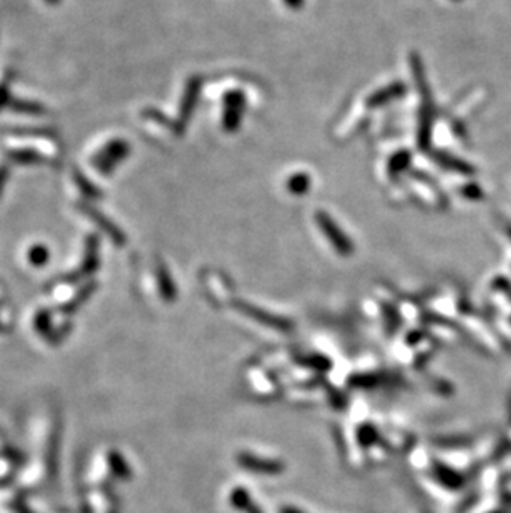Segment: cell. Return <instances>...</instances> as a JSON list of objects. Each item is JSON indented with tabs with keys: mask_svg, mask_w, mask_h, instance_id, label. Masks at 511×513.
I'll return each instance as SVG.
<instances>
[{
	"mask_svg": "<svg viewBox=\"0 0 511 513\" xmlns=\"http://www.w3.org/2000/svg\"><path fill=\"white\" fill-rule=\"evenodd\" d=\"M130 153V145L125 140H112L92 158V165L101 175H110L118 163Z\"/></svg>",
	"mask_w": 511,
	"mask_h": 513,
	"instance_id": "obj_1",
	"label": "cell"
},
{
	"mask_svg": "<svg viewBox=\"0 0 511 513\" xmlns=\"http://www.w3.org/2000/svg\"><path fill=\"white\" fill-rule=\"evenodd\" d=\"M76 208H78V210L82 211L83 215H87L88 218H90L92 221L95 223L97 226L100 228V230L103 231L105 235L108 236L115 244H117V246H123V244L126 243V236L123 235L120 228L115 226V223L112 221V219L106 218V216L103 213H100V211L95 210V208L90 206V205H85V203H82V205H76Z\"/></svg>",
	"mask_w": 511,
	"mask_h": 513,
	"instance_id": "obj_2",
	"label": "cell"
},
{
	"mask_svg": "<svg viewBox=\"0 0 511 513\" xmlns=\"http://www.w3.org/2000/svg\"><path fill=\"white\" fill-rule=\"evenodd\" d=\"M98 268V239L95 236H88L87 244H85V258L82 269H80L78 276H88L93 271Z\"/></svg>",
	"mask_w": 511,
	"mask_h": 513,
	"instance_id": "obj_3",
	"label": "cell"
},
{
	"mask_svg": "<svg viewBox=\"0 0 511 513\" xmlns=\"http://www.w3.org/2000/svg\"><path fill=\"white\" fill-rule=\"evenodd\" d=\"M8 158H10L14 163L19 165H45L49 163L47 156L40 155L35 150H31V148H19V150H12L8 153Z\"/></svg>",
	"mask_w": 511,
	"mask_h": 513,
	"instance_id": "obj_4",
	"label": "cell"
},
{
	"mask_svg": "<svg viewBox=\"0 0 511 513\" xmlns=\"http://www.w3.org/2000/svg\"><path fill=\"white\" fill-rule=\"evenodd\" d=\"M72 176H74L75 185L78 186V190L85 194V196H87V198H92V199H98V198H101V192H100V190H98L97 186L93 185L92 181L88 180V178L85 176L83 173L80 171L78 168H75V169H74V173H72Z\"/></svg>",
	"mask_w": 511,
	"mask_h": 513,
	"instance_id": "obj_5",
	"label": "cell"
},
{
	"mask_svg": "<svg viewBox=\"0 0 511 513\" xmlns=\"http://www.w3.org/2000/svg\"><path fill=\"white\" fill-rule=\"evenodd\" d=\"M27 260L35 268H44L50 260V251L45 244H33L28 248Z\"/></svg>",
	"mask_w": 511,
	"mask_h": 513,
	"instance_id": "obj_6",
	"label": "cell"
},
{
	"mask_svg": "<svg viewBox=\"0 0 511 513\" xmlns=\"http://www.w3.org/2000/svg\"><path fill=\"white\" fill-rule=\"evenodd\" d=\"M8 107L14 110V112L25 113V115H42V113H45L44 105L31 100H10Z\"/></svg>",
	"mask_w": 511,
	"mask_h": 513,
	"instance_id": "obj_7",
	"label": "cell"
},
{
	"mask_svg": "<svg viewBox=\"0 0 511 513\" xmlns=\"http://www.w3.org/2000/svg\"><path fill=\"white\" fill-rule=\"evenodd\" d=\"M240 460L241 465H244V467H248L251 470H259V472H278V470H280L279 465H276V462L261 460L251 455H242Z\"/></svg>",
	"mask_w": 511,
	"mask_h": 513,
	"instance_id": "obj_8",
	"label": "cell"
},
{
	"mask_svg": "<svg viewBox=\"0 0 511 513\" xmlns=\"http://www.w3.org/2000/svg\"><path fill=\"white\" fill-rule=\"evenodd\" d=\"M93 287H95V284H88V286H87V287H83V289H82V291H80V292H78V294H76V296H75V298H74V301H70V303H68V304H67L65 311H67V312H72V311H75V309H76V308H78V306H80V304H82V303H83V301H85V299H87V298H88V296H90V294H92Z\"/></svg>",
	"mask_w": 511,
	"mask_h": 513,
	"instance_id": "obj_9",
	"label": "cell"
},
{
	"mask_svg": "<svg viewBox=\"0 0 511 513\" xmlns=\"http://www.w3.org/2000/svg\"><path fill=\"white\" fill-rule=\"evenodd\" d=\"M168 273H166L165 269H160L158 271V279H160V284H161V292L166 296V298H171L173 296V286H171V281L168 279Z\"/></svg>",
	"mask_w": 511,
	"mask_h": 513,
	"instance_id": "obj_10",
	"label": "cell"
},
{
	"mask_svg": "<svg viewBox=\"0 0 511 513\" xmlns=\"http://www.w3.org/2000/svg\"><path fill=\"white\" fill-rule=\"evenodd\" d=\"M10 80H3L0 83V110L6 107L7 103H10Z\"/></svg>",
	"mask_w": 511,
	"mask_h": 513,
	"instance_id": "obj_11",
	"label": "cell"
},
{
	"mask_svg": "<svg viewBox=\"0 0 511 513\" xmlns=\"http://www.w3.org/2000/svg\"><path fill=\"white\" fill-rule=\"evenodd\" d=\"M35 324H37V329H38V330H42V333H44V329H47V328H49V324H50V317H49V312L42 311V312H40V314H38V316H37V321H35Z\"/></svg>",
	"mask_w": 511,
	"mask_h": 513,
	"instance_id": "obj_12",
	"label": "cell"
},
{
	"mask_svg": "<svg viewBox=\"0 0 511 513\" xmlns=\"http://www.w3.org/2000/svg\"><path fill=\"white\" fill-rule=\"evenodd\" d=\"M8 175H10V168H8V165H0V193H2V190L6 188Z\"/></svg>",
	"mask_w": 511,
	"mask_h": 513,
	"instance_id": "obj_13",
	"label": "cell"
},
{
	"mask_svg": "<svg viewBox=\"0 0 511 513\" xmlns=\"http://www.w3.org/2000/svg\"><path fill=\"white\" fill-rule=\"evenodd\" d=\"M45 2L50 3V6H57V3L60 2V0H45Z\"/></svg>",
	"mask_w": 511,
	"mask_h": 513,
	"instance_id": "obj_14",
	"label": "cell"
}]
</instances>
